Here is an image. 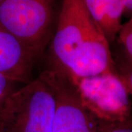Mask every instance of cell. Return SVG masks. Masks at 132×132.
Here are the masks:
<instances>
[{"label": "cell", "mask_w": 132, "mask_h": 132, "mask_svg": "<svg viewBox=\"0 0 132 132\" xmlns=\"http://www.w3.org/2000/svg\"><path fill=\"white\" fill-rule=\"evenodd\" d=\"M104 132H132V125L127 120L123 123L111 124Z\"/></svg>", "instance_id": "10"}, {"label": "cell", "mask_w": 132, "mask_h": 132, "mask_svg": "<svg viewBox=\"0 0 132 132\" xmlns=\"http://www.w3.org/2000/svg\"><path fill=\"white\" fill-rule=\"evenodd\" d=\"M40 76L55 98L52 132H104L111 125L98 120L85 108L73 85L61 71L52 67Z\"/></svg>", "instance_id": "5"}, {"label": "cell", "mask_w": 132, "mask_h": 132, "mask_svg": "<svg viewBox=\"0 0 132 132\" xmlns=\"http://www.w3.org/2000/svg\"><path fill=\"white\" fill-rule=\"evenodd\" d=\"M0 132H2V130H1V128H0Z\"/></svg>", "instance_id": "12"}, {"label": "cell", "mask_w": 132, "mask_h": 132, "mask_svg": "<svg viewBox=\"0 0 132 132\" xmlns=\"http://www.w3.org/2000/svg\"><path fill=\"white\" fill-rule=\"evenodd\" d=\"M56 102L50 86L40 75L13 90L0 105L2 132H52Z\"/></svg>", "instance_id": "2"}, {"label": "cell", "mask_w": 132, "mask_h": 132, "mask_svg": "<svg viewBox=\"0 0 132 132\" xmlns=\"http://www.w3.org/2000/svg\"><path fill=\"white\" fill-rule=\"evenodd\" d=\"M1 1H2V0H0V2H1Z\"/></svg>", "instance_id": "13"}, {"label": "cell", "mask_w": 132, "mask_h": 132, "mask_svg": "<svg viewBox=\"0 0 132 132\" xmlns=\"http://www.w3.org/2000/svg\"><path fill=\"white\" fill-rule=\"evenodd\" d=\"M55 0H2L0 26L37 59L51 35Z\"/></svg>", "instance_id": "3"}, {"label": "cell", "mask_w": 132, "mask_h": 132, "mask_svg": "<svg viewBox=\"0 0 132 132\" xmlns=\"http://www.w3.org/2000/svg\"><path fill=\"white\" fill-rule=\"evenodd\" d=\"M109 43L118 36L124 12L123 0H81Z\"/></svg>", "instance_id": "7"}, {"label": "cell", "mask_w": 132, "mask_h": 132, "mask_svg": "<svg viewBox=\"0 0 132 132\" xmlns=\"http://www.w3.org/2000/svg\"><path fill=\"white\" fill-rule=\"evenodd\" d=\"M65 76L81 104L98 120L109 124L127 120L131 112L129 93L117 72L87 77Z\"/></svg>", "instance_id": "4"}, {"label": "cell", "mask_w": 132, "mask_h": 132, "mask_svg": "<svg viewBox=\"0 0 132 132\" xmlns=\"http://www.w3.org/2000/svg\"><path fill=\"white\" fill-rule=\"evenodd\" d=\"M51 53L52 67L67 76L116 72L109 43L81 0H62Z\"/></svg>", "instance_id": "1"}, {"label": "cell", "mask_w": 132, "mask_h": 132, "mask_svg": "<svg viewBox=\"0 0 132 132\" xmlns=\"http://www.w3.org/2000/svg\"><path fill=\"white\" fill-rule=\"evenodd\" d=\"M118 36L128 57L132 62V16L130 17L127 22L122 24L118 33Z\"/></svg>", "instance_id": "8"}, {"label": "cell", "mask_w": 132, "mask_h": 132, "mask_svg": "<svg viewBox=\"0 0 132 132\" xmlns=\"http://www.w3.org/2000/svg\"><path fill=\"white\" fill-rule=\"evenodd\" d=\"M37 58L0 26V73L13 82L28 83Z\"/></svg>", "instance_id": "6"}, {"label": "cell", "mask_w": 132, "mask_h": 132, "mask_svg": "<svg viewBox=\"0 0 132 132\" xmlns=\"http://www.w3.org/2000/svg\"><path fill=\"white\" fill-rule=\"evenodd\" d=\"M13 81L0 73V105L13 91Z\"/></svg>", "instance_id": "9"}, {"label": "cell", "mask_w": 132, "mask_h": 132, "mask_svg": "<svg viewBox=\"0 0 132 132\" xmlns=\"http://www.w3.org/2000/svg\"><path fill=\"white\" fill-rule=\"evenodd\" d=\"M120 76L127 87L129 95H132V68H131L129 70H128L125 74L120 75Z\"/></svg>", "instance_id": "11"}]
</instances>
